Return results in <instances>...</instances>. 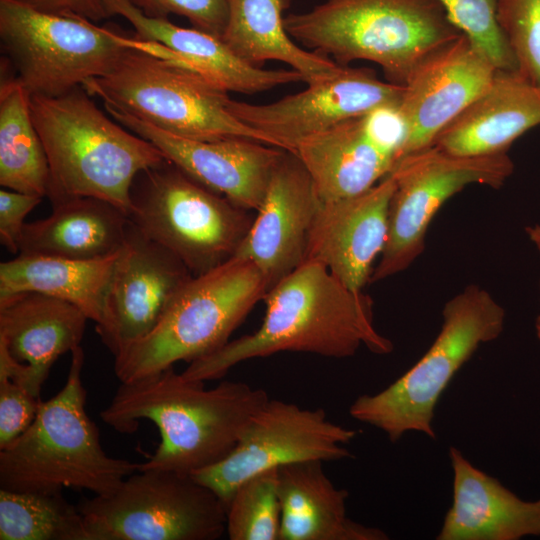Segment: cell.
<instances>
[{"mask_svg": "<svg viewBox=\"0 0 540 540\" xmlns=\"http://www.w3.org/2000/svg\"><path fill=\"white\" fill-rule=\"evenodd\" d=\"M263 300L265 316L255 332L189 362L181 376L203 382L219 379L243 361L279 352L340 359L361 347L378 355L393 351L392 341L374 325L371 299L346 287L320 263L304 262Z\"/></svg>", "mask_w": 540, "mask_h": 540, "instance_id": "1", "label": "cell"}, {"mask_svg": "<svg viewBox=\"0 0 540 540\" xmlns=\"http://www.w3.org/2000/svg\"><path fill=\"white\" fill-rule=\"evenodd\" d=\"M269 399L265 390L245 382L223 381L207 389L203 381L186 380L169 367L121 383L100 417L124 434L134 433L140 420L157 426L158 448L138 471L192 475L228 456Z\"/></svg>", "mask_w": 540, "mask_h": 540, "instance_id": "2", "label": "cell"}, {"mask_svg": "<svg viewBox=\"0 0 540 540\" xmlns=\"http://www.w3.org/2000/svg\"><path fill=\"white\" fill-rule=\"evenodd\" d=\"M82 87L56 97L30 95L49 164L47 197L56 204L95 197L130 210L136 176L167 159L150 141L108 118Z\"/></svg>", "mask_w": 540, "mask_h": 540, "instance_id": "3", "label": "cell"}, {"mask_svg": "<svg viewBox=\"0 0 540 540\" xmlns=\"http://www.w3.org/2000/svg\"><path fill=\"white\" fill-rule=\"evenodd\" d=\"M284 26L297 42L339 65L378 64L398 85L428 55L463 34L437 0H324L287 15Z\"/></svg>", "mask_w": 540, "mask_h": 540, "instance_id": "4", "label": "cell"}, {"mask_svg": "<svg viewBox=\"0 0 540 540\" xmlns=\"http://www.w3.org/2000/svg\"><path fill=\"white\" fill-rule=\"evenodd\" d=\"M84 351H71L63 388L41 401L32 424L0 449V488L22 492L88 490L94 495L113 491L139 470V463L106 454L96 424L86 412L81 372Z\"/></svg>", "mask_w": 540, "mask_h": 540, "instance_id": "5", "label": "cell"}, {"mask_svg": "<svg viewBox=\"0 0 540 540\" xmlns=\"http://www.w3.org/2000/svg\"><path fill=\"white\" fill-rule=\"evenodd\" d=\"M267 292L264 276L245 259L232 258L191 277L157 325L114 356L116 377L129 383L211 354L229 341Z\"/></svg>", "mask_w": 540, "mask_h": 540, "instance_id": "6", "label": "cell"}, {"mask_svg": "<svg viewBox=\"0 0 540 540\" xmlns=\"http://www.w3.org/2000/svg\"><path fill=\"white\" fill-rule=\"evenodd\" d=\"M442 318L425 354L382 391L356 398L349 407L352 418L381 430L391 442L408 432L436 438L438 400L475 351L501 335L506 312L487 290L472 284L445 303Z\"/></svg>", "mask_w": 540, "mask_h": 540, "instance_id": "7", "label": "cell"}, {"mask_svg": "<svg viewBox=\"0 0 540 540\" xmlns=\"http://www.w3.org/2000/svg\"><path fill=\"white\" fill-rule=\"evenodd\" d=\"M82 87L175 136L198 141L244 138L278 147L267 135L237 119L228 109V91L175 62L136 47L107 74Z\"/></svg>", "mask_w": 540, "mask_h": 540, "instance_id": "8", "label": "cell"}, {"mask_svg": "<svg viewBox=\"0 0 540 540\" xmlns=\"http://www.w3.org/2000/svg\"><path fill=\"white\" fill-rule=\"evenodd\" d=\"M132 223L178 257L193 276L234 258L254 216L170 161L140 172L130 190Z\"/></svg>", "mask_w": 540, "mask_h": 540, "instance_id": "9", "label": "cell"}, {"mask_svg": "<svg viewBox=\"0 0 540 540\" xmlns=\"http://www.w3.org/2000/svg\"><path fill=\"white\" fill-rule=\"evenodd\" d=\"M88 540H216L226 508L192 475L140 470L79 505Z\"/></svg>", "mask_w": 540, "mask_h": 540, "instance_id": "10", "label": "cell"}, {"mask_svg": "<svg viewBox=\"0 0 540 540\" xmlns=\"http://www.w3.org/2000/svg\"><path fill=\"white\" fill-rule=\"evenodd\" d=\"M0 39L28 93L47 97L107 74L129 49L115 30L14 0H0Z\"/></svg>", "mask_w": 540, "mask_h": 540, "instance_id": "11", "label": "cell"}, {"mask_svg": "<svg viewBox=\"0 0 540 540\" xmlns=\"http://www.w3.org/2000/svg\"><path fill=\"white\" fill-rule=\"evenodd\" d=\"M513 170L507 153L466 156L434 145L401 158L390 172L387 240L370 282L406 270L422 254L431 221L452 196L471 184L498 189Z\"/></svg>", "mask_w": 540, "mask_h": 540, "instance_id": "12", "label": "cell"}, {"mask_svg": "<svg viewBox=\"0 0 540 540\" xmlns=\"http://www.w3.org/2000/svg\"><path fill=\"white\" fill-rule=\"evenodd\" d=\"M355 436V430L330 421L322 408L269 399L250 420L231 453L192 476L212 490L226 508L238 486L258 473L301 461L352 457L345 446Z\"/></svg>", "mask_w": 540, "mask_h": 540, "instance_id": "13", "label": "cell"}, {"mask_svg": "<svg viewBox=\"0 0 540 540\" xmlns=\"http://www.w3.org/2000/svg\"><path fill=\"white\" fill-rule=\"evenodd\" d=\"M404 85L379 80L374 71L342 66L328 78L269 104L230 98L229 111L241 122L294 152L303 139L345 120L400 103Z\"/></svg>", "mask_w": 540, "mask_h": 540, "instance_id": "14", "label": "cell"}, {"mask_svg": "<svg viewBox=\"0 0 540 540\" xmlns=\"http://www.w3.org/2000/svg\"><path fill=\"white\" fill-rule=\"evenodd\" d=\"M193 277L184 263L130 220L105 295L96 332L116 356L146 336Z\"/></svg>", "mask_w": 540, "mask_h": 540, "instance_id": "15", "label": "cell"}, {"mask_svg": "<svg viewBox=\"0 0 540 540\" xmlns=\"http://www.w3.org/2000/svg\"><path fill=\"white\" fill-rule=\"evenodd\" d=\"M107 113L153 143L189 177L245 210H257L286 150L244 138L198 141L175 136L110 104Z\"/></svg>", "mask_w": 540, "mask_h": 540, "instance_id": "16", "label": "cell"}, {"mask_svg": "<svg viewBox=\"0 0 540 540\" xmlns=\"http://www.w3.org/2000/svg\"><path fill=\"white\" fill-rule=\"evenodd\" d=\"M496 70L465 34L423 59L404 84L399 103L408 127L399 160L432 146L439 133L488 88Z\"/></svg>", "mask_w": 540, "mask_h": 540, "instance_id": "17", "label": "cell"}, {"mask_svg": "<svg viewBox=\"0 0 540 540\" xmlns=\"http://www.w3.org/2000/svg\"><path fill=\"white\" fill-rule=\"evenodd\" d=\"M320 199L306 168L286 150L234 258L252 262L268 290L305 261Z\"/></svg>", "mask_w": 540, "mask_h": 540, "instance_id": "18", "label": "cell"}, {"mask_svg": "<svg viewBox=\"0 0 540 540\" xmlns=\"http://www.w3.org/2000/svg\"><path fill=\"white\" fill-rule=\"evenodd\" d=\"M87 320L76 306L36 292L0 300V378L40 398L55 361L80 345Z\"/></svg>", "mask_w": 540, "mask_h": 540, "instance_id": "19", "label": "cell"}, {"mask_svg": "<svg viewBox=\"0 0 540 540\" xmlns=\"http://www.w3.org/2000/svg\"><path fill=\"white\" fill-rule=\"evenodd\" d=\"M394 188L389 173L358 195L321 202L304 262L322 264L346 287L362 292L386 244Z\"/></svg>", "mask_w": 540, "mask_h": 540, "instance_id": "20", "label": "cell"}, {"mask_svg": "<svg viewBox=\"0 0 540 540\" xmlns=\"http://www.w3.org/2000/svg\"><path fill=\"white\" fill-rule=\"evenodd\" d=\"M452 504L438 540H519L540 536V499L525 501L450 447Z\"/></svg>", "mask_w": 540, "mask_h": 540, "instance_id": "21", "label": "cell"}, {"mask_svg": "<svg viewBox=\"0 0 540 540\" xmlns=\"http://www.w3.org/2000/svg\"><path fill=\"white\" fill-rule=\"evenodd\" d=\"M540 125V85L518 71L499 70L488 86L436 137L433 145L452 154L507 153L512 143Z\"/></svg>", "mask_w": 540, "mask_h": 540, "instance_id": "22", "label": "cell"}, {"mask_svg": "<svg viewBox=\"0 0 540 540\" xmlns=\"http://www.w3.org/2000/svg\"><path fill=\"white\" fill-rule=\"evenodd\" d=\"M105 5L110 17L122 16L134 27L135 38L167 47L180 57L183 67L228 92L255 94L304 81L296 70H266L244 61L216 35L177 26L168 18L148 17L129 0H105Z\"/></svg>", "mask_w": 540, "mask_h": 540, "instance_id": "23", "label": "cell"}, {"mask_svg": "<svg viewBox=\"0 0 540 540\" xmlns=\"http://www.w3.org/2000/svg\"><path fill=\"white\" fill-rule=\"evenodd\" d=\"M322 464L309 460L277 468L279 540H387L383 530L347 516L348 492L332 483Z\"/></svg>", "mask_w": 540, "mask_h": 540, "instance_id": "24", "label": "cell"}, {"mask_svg": "<svg viewBox=\"0 0 540 540\" xmlns=\"http://www.w3.org/2000/svg\"><path fill=\"white\" fill-rule=\"evenodd\" d=\"M321 202L358 195L387 176L394 160L371 138L365 115L300 141L294 150Z\"/></svg>", "mask_w": 540, "mask_h": 540, "instance_id": "25", "label": "cell"}, {"mask_svg": "<svg viewBox=\"0 0 540 540\" xmlns=\"http://www.w3.org/2000/svg\"><path fill=\"white\" fill-rule=\"evenodd\" d=\"M130 219L114 204L95 197H74L52 205L46 218L27 222L18 254L77 260L116 254Z\"/></svg>", "mask_w": 540, "mask_h": 540, "instance_id": "26", "label": "cell"}, {"mask_svg": "<svg viewBox=\"0 0 540 540\" xmlns=\"http://www.w3.org/2000/svg\"><path fill=\"white\" fill-rule=\"evenodd\" d=\"M117 253L92 260L18 254L0 264V300L26 292L44 294L76 306L97 326Z\"/></svg>", "mask_w": 540, "mask_h": 540, "instance_id": "27", "label": "cell"}, {"mask_svg": "<svg viewBox=\"0 0 540 540\" xmlns=\"http://www.w3.org/2000/svg\"><path fill=\"white\" fill-rule=\"evenodd\" d=\"M290 1L227 0L228 18L220 38L254 66L271 60L283 62L299 72L307 84L330 77L342 65L301 48L286 31L282 12Z\"/></svg>", "mask_w": 540, "mask_h": 540, "instance_id": "28", "label": "cell"}, {"mask_svg": "<svg viewBox=\"0 0 540 540\" xmlns=\"http://www.w3.org/2000/svg\"><path fill=\"white\" fill-rule=\"evenodd\" d=\"M50 171L48 159L30 111V94L17 79L0 85V185L45 197Z\"/></svg>", "mask_w": 540, "mask_h": 540, "instance_id": "29", "label": "cell"}, {"mask_svg": "<svg viewBox=\"0 0 540 540\" xmlns=\"http://www.w3.org/2000/svg\"><path fill=\"white\" fill-rule=\"evenodd\" d=\"M1 540H88L78 505L62 492L0 489Z\"/></svg>", "mask_w": 540, "mask_h": 540, "instance_id": "30", "label": "cell"}, {"mask_svg": "<svg viewBox=\"0 0 540 540\" xmlns=\"http://www.w3.org/2000/svg\"><path fill=\"white\" fill-rule=\"evenodd\" d=\"M280 524L277 468L258 473L238 486L226 507L230 540H279Z\"/></svg>", "mask_w": 540, "mask_h": 540, "instance_id": "31", "label": "cell"}, {"mask_svg": "<svg viewBox=\"0 0 540 540\" xmlns=\"http://www.w3.org/2000/svg\"><path fill=\"white\" fill-rule=\"evenodd\" d=\"M451 22L499 70L517 71V63L496 19L498 0H437Z\"/></svg>", "mask_w": 540, "mask_h": 540, "instance_id": "32", "label": "cell"}, {"mask_svg": "<svg viewBox=\"0 0 540 540\" xmlns=\"http://www.w3.org/2000/svg\"><path fill=\"white\" fill-rule=\"evenodd\" d=\"M496 19L517 71L540 85V0H498Z\"/></svg>", "mask_w": 540, "mask_h": 540, "instance_id": "33", "label": "cell"}, {"mask_svg": "<svg viewBox=\"0 0 540 540\" xmlns=\"http://www.w3.org/2000/svg\"><path fill=\"white\" fill-rule=\"evenodd\" d=\"M143 14L168 18L186 17L194 28L221 37L228 18L227 0H129Z\"/></svg>", "mask_w": 540, "mask_h": 540, "instance_id": "34", "label": "cell"}, {"mask_svg": "<svg viewBox=\"0 0 540 540\" xmlns=\"http://www.w3.org/2000/svg\"><path fill=\"white\" fill-rule=\"evenodd\" d=\"M41 399L8 378H0V449L23 434L34 421Z\"/></svg>", "mask_w": 540, "mask_h": 540, "instance_id": "35", "label": "cell"}, {"mask_svg": "<svg viewBox=\"0 0 540 540\" xmlns=\"http://www.w3.org/2000/svg\"><path fill=\"white\" fill-rule=\"evenodd\" d=\"M365 122L373 141L392 157L395 165L408 137L407 123L400 111L399 103L381 106L371 111L365 115Z\"/></svg>", "mask_w": 540, "mask_h": 540, "instance_id": "36", "label": "cell"}, {"mask_svg": "<svg viewBox=\"0 0 540 540\" xmlns=\"http://www.w3.org/2000/svg\"><path fill=\"white\" fill-rule=\"evenodd\" d=\"M42 197L6 188L0 190V242L11 253H18L25 218Z\"/></svg>", "mask_w": 540, "mask_h": 540, "instance_id": "37", "label": "cell"}, {"mask_svg": "<svg viewBox=\"0 0 540 540\" xmlns=\"http://www.w3.org/2000/svg\"><path fill=\"white\" fill-rule=\"evenodd\" d=\"M41 12L98 22L109 18L105 0H14Z\"/></svg>", "mask_w": 540, "mask_h": 540, "instance_id": "38", "label": "cell"}, {"mask_svg": "<svg viewBox=\"0 0 540 540\" xmlns=\"http://www.w3.org/2000/svg\"><path fill=\"white\" fill-rule=\"evenodd\" d=\"M526 233L528 235L529 240L535 246L540 256V224H534V225H530L526 227ZM539 293H540V283H539Z\"/></svg>", "mask_w": 540, "mask_h": 540, "instance_id": "39", "label": "cell"}, {"mask_svg": "<svg viewBox=\"0 0 540 540\" xmlns=\"http://www.w3.org/2000/svg\"><path fill=\"white\" fill-rule=\"evenodd\" d=\"M535 332L536 336L540 342V315H538L535 319Z\"/></svg>", "mask_w": 540, "mask_h": 540, "instance_id": "40", "label": "cell"}]
</instances>
